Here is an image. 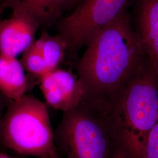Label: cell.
<instances>
[{
  "mask_svg": "<svg viewBox=\"0 0 158 158\" xmlns=\"http://www.w3.org/2000/svg\"><path fill=\"white\" fill-rule=\"evenodd\" d=\"M76 64L85 96L112 100L147 59L141 41L125 11L90 40Z\"/></svg>",
  "mask_w": 158,
  "mask_h": 158,
  "instance_id": "obj_1",
  "label": "cell"
},
{
  "mask_svg": "<svg viewBox=\"0 0 158 158\" xmlns=\"http://www.w3.org/2000/svg\"><path fill=\"white\" fill-rule=\"evenodd\" d=\"M54 135L63 158H119L123 152L109 99L85 96L63 113Z\"/></svg>",
  "mask_w": 158,
  "mask_h": 158,
  "instance_id": "obj_2",
  "label": "cell"
},
{
  "mask_svg": "<svg viewBox=\"0 0 158 158\" xmlns=\"http://www.w3.org/2000/svg\"><path fill=\"white\" fill-rule=\"evenodd\" d=\"M111 101L123 152L127 158H143L158 112V72L148 57Z\"/></svg>",
  "mask_w": 158,
  "mask_h": 158,
  "instance_id": "obj_3",
  "label": "cell"
},
{
  "mask_svg": "<svg viewBox=\"0 0 158 158\" xmlns=\"http://www.w3.org/2000/svg\"><path fill=\"white\" fill-rule=\"evenodd\" d=\"M48 107L30 93L10 101L1 128L2 147L23 156L62 158Z\"/></svg>",
  "mask_w": 158,
  "mask_h": 158,
  "instance_id": "obj_4",
  "label": "cell"
},
{
  "mask_svg": "<svg viewBox=\"0 0 158 158\" xmlns=\"http://www.w3.org/2000/svg\"><path fill=\"white\" fill-rule=\"evenodd\" d=\"M132 0H83L73 12L56 23L67 45V53L75 56L101 29L127 11Z\"/></svg>",
  "mask_w": 158,
  "mask_h": 158,
  "instance_id": "obj_5",
  "label": "cell"
},
{
  "mask_svg": "<svg viewBox=\"0 0 158 158\" xmlns=\"http://www.w3.org/2000/svg\"><path fill=\"white\" fill-rule=\"evenodd\" d=\"M39 83L47 106L63 113L76 106L85 96L77 75L59 68L45 74Z\"/></svg>",
  "mask_w": 158,
  "mask_h": 158,
  "instance_id": "obj_6",
  "label": "cell"
},
{
  "mask_svg": "<svg viewBox=\"0 0 158 158\" xmlns=\"http://www.w3.org/2000/svg\"><path fill=\"white\" fill-rule=\"evenodd\" d=\"M11 11L10 17L0 20V53L17 57L32 44L40 27L28 14Z\"/></svg>",
  "mask_w": 158,
  "mask_h": 158,
  "instance_id": "obj_7",
  "label": "cell"
},
{
  "mask_svg": "<svg viewBox=\"0 0 158 158\" xmlns=\"http://www.w3.org/2000/svg\"><path fill=\"white\" fill-rule=\"evenodd\" d=\"M133 27L158 72V0H138Z\"/></svg>",
  "mask_w": 158,
  "mask_h": 158,
  "instance_id": "obj_8",
  "label": "cell"
},
{
  "mask_svg": "<svg viewBox=\"0 0 158 158\" xmlns=\"http://www.w3.org/2000/svg\"><path fill=\"white\" fill-rule=\"evenodd\" d=\"M73 6L72 0H0V8L18 10L28 14L40 27L49 28L63 17L64 12Z\"/></svg>",
  "mask_w": 158,
  "mask_h": 158,
  "instance_id": "obj_9",
  "label": "cell"
},
{
  "mask_svg": "<svg viewBox=\"0 0 158 158\" xmlns=\"http://www.w3.org/2000/svg\"><path fill=\"white\" fill-rule=\"evenodd\" d=\"M25 71L17 57L0 53V94L9 101L28 93L30 84Z\"/></svg>",
  "mask_w": 158,
  "mask_h": 158,
  "instance_id": "obj_10",
  "label": "cell"
},
{
  "mask_svg": "<svg viewBox=\"0 0 158 158\" xmlns=\"http://www.w3.org/2000/svg\"><path fill=\"white\" fill-rule=\"evenodd\" d=\"M32 44L42 55L49 70L59 68L67 53L66 44L59 34L52 35L44 31Z\"/></svg>",
  "mask_w": 158,
  "mask_h": 158,
  "instance_id": "obj_11",
  "label": "cell"
},
{
  "mask_svg": "<svg viewBox=\"0 0 158 158\" xmlns=\"http://www.w3.org/2000/svg\"><path fill=\"white\" fill-rule=\"evenodd\" d=\"M20 61L24 70L38 80L49 71L42 55L33 44L23 53Z\"/></svg>",
  "mask_w": 158,
  "mask_h": 158,
  "instance_id": "obj_12",
  "label": "cell"
},
{
  "mask_svg": "<svg viewBox=\"0 0 158 158\" xmlns=\"http://www.w3.org/2000/svg\"><path fill=\"white\" fill-rule=\"evenodd\" d=\"M143 158H158V112L156 122L147 138Z\"/></svg>",
  "mask_w": 158,
  "mask_h": 158,
  "instance_id": "obj_13",
  "label": "cell"
},
{
  "mask_svg": "<svg viewBox=\"0 0 158 158\" xmlns=\"http://www.w3.org/2000/svg\"><path fill=\"white\" fill-rule=\"evenodd\" d=\"M9 100L6 99L5 97L2 96L0 94V148L2 147L1 142V128L3 117L4 115V113L6 112V109L8 106Z\"/></svg>",
  "mask_w": 158,
  "mask_h": 158,
  "instance_id": "obj_14",
  "label": "cell"
},
{
  "mask_svg": "<svg viewBox=\"0 0 158 158\" xmlns=\"http://www.w3.org/2000/svg\"><path fill=\"white\" fill-rule=\"evenodd\" d=\"M0 158H20V157H17V156H13L9 155L8 154H6V153L2 152V151H1L0 150Z\"/></svg>",
  "mask_w": 158,
  "mask_h": 158,
  "instance_id": "obj_15",
  "label": "cell"
},
{
  "mask_svg": "<svg viewBox=\"0 0 158 158\" xmlns=\"http://www.w3.org/2000/svg\"><path fill=\"white\" fill-rule=\"evenodd\" d=\"M83 0H72L73 6H76L82 1Z\"/></svg>",
  "mask_w": 158,
  "mask_h": 158,
  "instance_id": "obj_16",
  "label": "cell"
},
{
  "mask_svg": "<svg viewBox=\"0 0 158 158\" xmlns=\"http://www.w3.org/2000/svg\"><path fill=\"white\" fill-rule=\"evenodd\" d=\"M119 158H127V156L125 155L124 153V152H123L121 153V154H120V155H119Z\"/></svg>",
  "mask_w": 158,
  "mask_h": 158,
  "instance_id": "obj_17",
  "label": "cell"
},
{
  "mask_svg": "<svg viewBox=\"0 0 158 158\" xmlns=\"http://www.w3.org/2000/svg\"><path fill=\"white\" fill-rule=\"evenodd\" d=\"M4 11V10H2L1 8H0V20L2 19V15Z\"/></svg>",
  "mask_w": 158,
  "mask_h": 158,
  "instance_id": "obj_18",
  "label": "cell"
},
{
  "mask_svg": "<svg viewBox=\"0 0 158 158\" xmlns=\"http://www.w3.org/2000/svg\"><path fill=\"white\" fill-rule=\"evenodd\" d=\"M62 158H63L62 157Z\"/></svg>",
  "mask_w": 158,
  "mask_h": 158,
  "instance_id": "obj_19",
  "label": "cell"
}]
</instances>
